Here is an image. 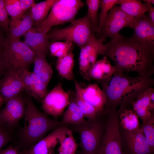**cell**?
Listing matches in <instances>:
<instances>
[{"mask_svg": "<svg viewBox=\"0 0 154 154\" xmlns=\"http://www.w3.org/2000/svg\"><path fill=\"white\" fill-rule=\"evenodd\" d=\"M102 55L114 62L116 72H132L138 76L151 77L154 73V48L144 45L132 37L119 34L105 44Z\"/></svg>", "mask_w": 154, "mask_h": 154, "instance_id": "obj_1", "label": "cell"}, {"mask_svg": "<svg viewBox=\"0 0 154 154\" xmlns=\"http://www.w3.org/2000/svg\"><path fill=\"white\" fill-rule=\"evenodd\" d=\"M106 97L104 111L117 106H131L141 94L153 87L154 80L151 77H131L115 72L108 79L99 82Z\"/></svg>", "mask_w": 154, "mask_h": 154, "instance_id": "obj_2", "label": "cell"}, {"mask_svg": "<svg viewBox=\"0 0 154 154\" xmlns=\"http://www.w3.org/2000/svg\"><path fill=\"white\" fill-rule=\"evenodd\" d=\"M24 126L19 130L15 146L19 150L29 149L44 137L49 131L63 125L60 121L49 118L40 111L30 95L25 98Z\"/></svg>", "mask_w": 154, "mask_h": 154, "instance_id": "obj_3", "label": "cell"}, {"mask_svg": "<svg viewBox=\"0 0 154 154\" xmlns=\"http://www.w3.org/2000/svg\"><path fill=\"white\" fill-rule=\"evenodd\" d=\"M84 5L80 0H56L46 19L39 23H34L33 29L37 32L47 34L54 26L74 20Z\"/></svg>", "mask_w": 154, "mask_h": 154, "instance_id": "obj_4", "label": "cell"}, {"mask_svg": "<svg viewBox=\"0 0 154 154\" xmlns=\"http://www.w3.org/2000/svg\"><path fill=\"white\" fill-rule=\"evenodd\" d=\"M99 116L78 124L69 125L72 132H76L80 136L81 154H97L100 147L105 126Z\"/></svg>", "mask_w": 154, "mask_h": 154, "instance_id": "obj_5", "label": "cell"}, {"mask_svg": "<svg viewBox=\"0 0 154 154\" xmlns=\"http://www.w3.org/2000/svg\"><path fill=\"white\" fill-rule=\"evenodd\" d=\"M92 33L90 21L87 15L75 19L64 28L55 29L47 34L52 42L65 40L76 44L80 48L87 41Z\"/></svg>", "mask_w": 154, "mask_h": 154, "instance_id": "obj_6", "label": "cell"}, {"mask_svg": "<svg viewBox=\"0 0 154 154\" xmlns=\"http://www.w3.org/2000/svg\"><path fill=\"white\" fill-rule=\"evenodd\" d=\"M5 54L7 71L15 72L21 70H29L30 66L34 63L36 55L35 52L20 39L7 38Z\"/></svg>", "mask_w": 154, "mask_h": 154, "instance_id": "obj_7", "label": "cell"}, {"mask_svg": "<svg viewBox=\"0 0 154 154\" xmlns=\"http://www.w3.org/2000/svg\"><path fill=\"white\" fill-rule=\"evenodd\" d=\"M117 108L105 112L107 117L102 141L97 154H123Z\"/></svg>", "mask_w": 154, "mask_h": 154, "instance_id": "obj_8", "label": "cell"}, {"mask_svg": "<svg viewBox=\"0 0 154 154\" xmlns=\"http://www.w3.org/2000/svg\"><path fill=\"white\" fill-rule=\"evenodd\" d=\"M134 18L123 11L119 6L115 5L109 11L96 37L104 40L107 37L112 39L119 34L122 28H132Z\"/></svg>", "mask_w": 154, "mask_h": 154, "instance_id": "obj_9", "label": "cell"}, {"mask_svg": "<svg viewBox=\"0 0 154 154\" xmlns=\"http://www.w3.org/2000/svg\"><path fill=\"white\" fill-rule=\"evenodd\" d=\"M120 130L123 154H154L141 128L129 131L120 127Z\"/></svg>", "mask_w": 154, "mask_h": 154, "instance_id": "obj_10", "label": "cell"}, {"mask_svg": "<svg viewBox=\"0 0 154 154\" xmlns=\"http://www.w3.org/2000/svg\"><path fill=\"white\" fill-rule=\"evenodd\" d=\"M70 103V94L59 82L43 98L42 107L45 114L56 119L62 115Z\"/></svg>", "mask_w": 154, "mask_h": 154, "instance_id": "obj_11", "label": "cell"}, {"mask_svg": "<svg viewBox=\"0 0 154 154\" xmlns=\"http://www.w3.org/2000/svg\"><path fill=\"white\" fill-rule=\"evenodd\" d=\"M6 103L5 107L0 112V123L15 128L19 121L24 116L25 98L20 94Z\"/></svg>", "mask_w": 154, "mask_h": 154, "instance_id": "obj_12", "label": "cell"}, {"mask_svg": "<svg viewBox=\"0 0 154 154\" xmlns=\"http://www.w3.org/2000/svg\"><path fill=\"white\" fill-rule=\"evenodd\" d=\"M134 31L132 37L142 44L154 48V23L149 16L145 15L134 18L132 26Z\"/></svg>", "mask_w": 154, "mask_h": 154, "instance_id": "obj_13", "label": "cell"}, {"mask_svg": "<svg viewBox=\"0 0 154 154\" xmlns=\"http://www.w3.org/2000/svg\"><path fill=\"white\" fill-rule=\"evenodd\" d=\"M25 90L24 85L16 72L6 71L0 80V96L3 102H6Z\"/></svg>", "mask_w": 154, "mask_h": 154, "instance_id": "obj_14", "label": "cell"}, {"mask_svg": "<svg viewBox=\"0 0 154 154\" xmlns=\"http://www.w3.org/2000/svg\"><path fill=\"white\" fill-rule=\"evenodd\" d=\"M67 127L64 125L54 130L29 149L21 150L22 154H53L54 149L58 143V138Z\"/></svg>", "mask_w": 154, "mask_h": 154, "instance_id": "obj_15", "label": "cell"}, {"mask_svg": "<svg viewBox=\"0 0 154 154\" xmlns=\"http://www.w3.org/2000/svg\"><path fill=\"white\" fill-rule=\"evenodd\" d=\"M116 71L114 66H112L107 57L104 56L91 65L83 76L88 80H92L100 82L112 76Z\"/></svg>", "mask_w": 154, "mask_h": 154, "instance_id": "obj_16", "label": "cell"}, {"mask_svg": "<svg viewBox=\"0 0 154 154\" xmlns=\"http://www.w3.org/2000/svg\"><path fill=\"white\" fill-rule=\"evenodd\" d=\"M80 90L83 99L94 107L99 114L104 112L106 97L97 84H90L85 88L80 86Z\"/></svg>", "mask_w": 154, "mask_h": 154, "instance_id": "obj_17", "label": "cell"}, {"mask_svg": "<svg viewBox=\"0 0 154 154\" xmlns=\"http://www.w3.org/2000/svg\"><path fill=\"white\" fill-rule=\"evenodd\" d=\"M31 9L25 12L19 18L10 20L9 31L7 37L12 39H20L27 32L32 29L34 23L32 18Z\"/></svg>", "mask_w": 154, "mask_h": 154, "instance_id": "obj_18", "label": "cell"}, {"mask_svg": "<svg viewBox=\"0 0 154 154\" xmlns=\"http://www.w3.org/2000/svg\"><path fill=\"white\" fill-rule=\"evenodd\" d=\"M23 36L24 42L36 54H41L45 56L48 54L51 42L47 34L37 32L33 28Z\"/></svg>", "mask_w": 154, "mask_h": 154, "instance_id": "obj_19", "label": "cell"}, {"mask_svg": "<svg viewBox=\"0 0 154 154\" xmlns=\"http://www.w3.org/2000/svg\"><path fill=\"white\" fill-rule=\"evenodd\" d=\"M154 89L153 87L147 89L140 95L132 103L131 109L142 120L145 122L147 116L154 112V105L150 101L151 93Z\"/></svg>", "mask_w": 154, "mask_h": 154, "instance_id": "obj_20", "label": "cell"}, {"mask_svg": "<svg viewBox=\"0 0 154 154\" xmlns=\"http://www.w3.org/2000/svg\"><path fill=\"white\" fill-rule=\"evenodd\" d=\"M117 112L120 127L129 131L139 128V117L130 106H120Z\"/></svg>", "mask_w": 154, "mask_h": 154, "instance_id": "obj_21", "label": "cell"}, {"mask_svg": "<svg viewBox=\"0 0 154 154\" xmlns=\"http://www.w3.org/2000/svg\"><path fill=\"white\" fill-rule=\"evenodd\" d=\"M33 73L47 86L53 74L51 65L46 58V56L41 54H36L34 61Z\"/></svg>", "mask_w": 154, "mask_h": 154, "instance_id": "obj_22", "label": "cell"}, {"mask_svg": "<svg viewBox=\"0 0 154 154\" xmlns=\"http://www.w3.org/2000/svg\"><path fill=\"white\" fill-rule=\"evenodd\" d=\"M117 4L123 11L134 18L142 17L149 11L148 4L143 3L140 0H118Z\"/></svg>", "mask_w": 154, "mask_h": 154, "instance_id": "obj_23", "label": "cell"}, {"mask_svg": "<svg viewBox=\"0 0 154 154\" xmlns=\"http://www.w3.org/2000/svg\"><path fill=\"white\" fill-rule=\"evenodd\" d=\"M83 113L76 102L75 97L70 100V103L64 112L60 122L63 126L77 124L85 120Z\"/></svg>", "mask_w": 154, "mask_h": 154, "instance_id": "obj_24", "label": "cell"}, {"mask_svg": "<svg viewBox=\"0 0 154 154\" xmlns=\"http://www.w3.org/2000/svg\"><path fill=\"white\" fill-rule=\"evenodd\" d=\"M104 40L98 38L94 33L91 35L82 46L87 54L91 65L97 61L98 56L102 54L105 50V44H103Z\"/></svg>", "mask_w": 154, "mask_h": 154, "instance_id": "obj_25", "label": "cell"}, {"mask_svg": "<svg viewBox=\"0 0 154 154\" xmlns=\"http://www.w3.org/2000/svg\"><path fill=\"white\" fill-rule=\"evenodd\" d=\"M74 65V56L71 51L65 56L58 58L56 68L61 77L71 81L75 78L73 72Z\"/></svg>", "mask_w": 154, "mask_h": 154, "instance_id": "obj_26", "label": "cell"}, {"mask_svg": "<svg viewBox=\"0 0 154 154\" xmlns=\"http://www.w3.org/2000/svg\"><path fill=\"white\" fill-rule=\"evenodd\" d=\"M58 140L60 144L58 149V154H75L78 145L72 131L67 126L59 136Z\"/></svg>", "mask_w": 154, "mask_h": 154, "instance_id": "obj_27", "label": "cell"}, {"mask_svg": "<svg viewBox=\"0 0 154 154\" xmlns=\"http://www.w3.org/2000/svg\"><path fill=\"white\" fill-rule=\"evenodd\" d=\"M56 1L46 0L36 3L31 8V16L35 23H39L46 19Z\"/></svg>", "mask_w": 154, "mask_h": 154, "instance_id": "obj_28", "label": "cell"}, {"mask_svg": "<svg viewBox=\"0 0 154 154\" xmlns=\"http://www.w3.org/2000/svg\"><path fill=\"white\" fill-rule=\"evenodd\" d=\"M73 80L76 90V101L82 109L84 117L88 119H92L96 117L100 114L94 107L83 99L80 90V86L75 78Z\"/></svg>", "mask_w": 154, "mask_h": 154, "instance_id": "obj_29", "label": "cell"}, {"mask_svg": "<svg viewBox=\"0 0 154 154\" xmlns=\"http://www.w3.org/2000/svg\"><path fill=\"white\" fill-rule=\"evenodd\" d=\"M101 1L86 0V4L88 8L87 15L89 19L92 33H97L98 29V13L100 7Z\"/></svg>", "mask_w": 154, "mask_h": 154, "instance_id": "obj_30", "label": "cell"}, {"mask_svg": "<svg viewBox=\"0 0 154 154\" xmlns=\"http://www.w3.org/2000/svg\"><path fill=\"white\" fill-rule=\"evenodd\" d=\"M73 47V43L69 41H56L50 43L49 50L52 56L59 58L72 51Z\"/></svg>", "mask_w": 154, "mask_h": 154, "instance_id": "obj_31", "label": "cell"}, {"mask_svg": "<svg viewBox=\"0 0 154 154\" xmlns=\"http://www.w3.org/2000/svg\"><path fill=\"white\" fill-rule=\"evenodd\" d=\"M140 128L142 129L149 145L154 151V112L147 116Z\"/></svg>", "mask_w": 154, "mask_h": 154, "instance_id": "obj_32", "label": "cell"}, {"mask_svg": "<svg viewBox=\"0 0 154 154\" xmlns=\"http://www.w3.org/2000/svg\"><path fill=\"white\" fill-rule=\"evenodd\" d=\"M5 8L11 20L17 19L24 13L21 7L19 0H5Z\"/></svg>", "mask_w": 154, "mask_h": 154, "instance_id": "obj_33", "label": "cell"}, {"mask_svg": "<svg viewBox=\"0 0 154 154\" xmlns=\"http://www.w3.org/2000/svg\"><path fill=\"white\" fill-rule=\"evenodd\" d=\"M29 95L35 98L33 81L30 72L27 70H21L16 72Z\"/></svg>", "mask_w": 154, "mask_h": 154, "instance_id": "obj_34", "label": "cell"}, {"mask_svg": "<svg viewBox=\"0 0 154 154\" xmlns=\"http://www.w3.org/2000/svg\"><path fill=\"white\" fill-rule=\"evenodd\" d=\"M30 75L33 82L35 98L43 99L47 94V86L38 78L33 72H30Z\"/></svg>", "mask_w": 154, "mask_h": 154, "instance_id": "obj_35", "label": "cell"}, {"mask_svg": "<svg viewBox=\"0 0 154 154\" xmlns=\"http://www.w3.org/2000/svg\"><path fill=\"white\" fill-rule=\"evenodd\" d=\"M118 0H102L101 1L100 7L101 12L100 15L98 31H100L109 11L116 4Z\"/></svg>", "mask_w": 154, "mask_h": 154, "instance_id": "obj_36", "label": "cell"}, {"mask_svg": "<svg viewBox=\"0 0 154 154\" xmlns=\"http://www.w3.org/2000/svg\"><path fill=\"white\" fill-rule=\"evenodd\" d=\"M15 129L0 123V151L3 146L13 140Z\"/></svg>", "mask_w": 154, "mask_h": 154, "instance_id": "obj_37", "label": "cell"}, {"mask_svg": "<svg viewBox=\"0 0 154 154\" xmlns=\"http://www.w3.org/2000/svg\"><path fill=\"white\" fill-rule=\"evenodd\" d=\"M6 11L5 0H0V27L6 33L7 36L9 31L10 20Z\"/></svg>", "mask_w": 154, "mask_h": 154, "instance_id": "obj_38", "label": "cell"}, {"mask_svg": "<svg viewBox=\"0 0 154 154\" xmlns=\"http://www.w3.org/2000/svg\"><path fill=\"white\" fill-rule=\"evenodd\" d=\"M79 56V68L80 72L83 76L91 66L88 55L84 48L81 47Z\"/></svg>", "mask_w": 154, "mask_h": 154, "instance_id": "obj_39", "label": "cell"}, {"mask_svg": "<svg viewBox=\"0 0 154 154\" xmlns=\"http://www.w3.org/2000/svg\"><path fill=\"white\" fill-rule=\"evenodd\" d=\"M5 44L0 45V76L7 71V68L5 54Z\"/></svg>", "mask_w": 154, "mask_h": 154, "instance_id": "obj_40", "label": "cell"}, {"mask_svg": "<svg viewBox=\"0 0 154 154\" xmlns=\"http://www.w3.org/2000/svg\"><path fill=\"white\" fill-rule=\"evenodd\" d=\"M21 6L24 13L31 8L36 4L34 0H19Z\"/></svg>", "mask_w": 154, "mask_h": 154, "instance_id": "obj_41", "label": "cell"}, {"mask_svg": "<svg viewBox=\"0 0 154 154\" xmlns=\"http://www.w3.org/2000/svg\"><path fill=\"white\" fill-rule=\"evenodd\" d=\"M0 154H21V152L16 147L11 146L6 149L1 150Z\"/></svg>", "mask_w": 154, "mask_h": 154, "instance_id": "obj_42", "label": "cell"}, {"mask_svg": "<svg viewBox=\"0 0 154 154\" xmlns=\"http://www.w3.org/2000/svg\"><path fill=\"white\" fill-rule=\"evenodd\" d=\"M5 32L0 27V45H5L7 41V37H5L3 32Z\"/></svg>", "mask_w": 154, "mask_h": 154, "instance_id": "obj_43", "label": "cell"}, {"mask_svg": "<svg viewBox=\"0 0 154 154\" xmlns=\"http://www.w3.org/2000/svg\"><path fill=\"white\" fill-rule=\"evenodd\" d=\"M147 4L149 7V17L153 23H154V8L152 5L149 3Z\"/></svg>", "mask_w": 154, "mask_h": 154, "instance_id": "obj_44", "label": "cell"}, {"mask_svg": "<svg viewBox=\"0 0 154 154\" xmlns=\"http://www.w3.org/2000/svg\"><path fill=\"white\" fill-rule=\"evenodd\" d=\"M143 1L147 3L150 4L151 5L154 4V0H144Z\"/></svg>", "mask_w": 154, "mask_h": 154, "instance_id": "obj_45", "label": "cell"}, {"mask_svg": "<svg viewBox=\"0 0 154 154\" xmlns=\"http://www.w3.org/2000/svg\"><path fill=\"white\" fill-rule=\"evenodd\" d=\"M3 102V101L2 98L0 96V108Z\"/></svg>", "mask_w": 154, "mask_h": 154, "instance_id": "obj_46", "label": "cell"}, {"mask_svg": "<svg viewBox=\"0 0 154 154\" xmlns=\"http://www.w3.org/2000/svg\"><path fill=\"white\" fill-rule=\"evenodd\" d=\"M21 154H22V153L21 151Z\"/></svg>", "mask_w": 154, "mask_h": 154, "instance_id": "obj_47", "label": "cell"}, {"mask_svg": "<svg viewBox=\"0 0 154 154\" xmlns=\"http://www.w3.org/2000/svg\"><path fill=\"white\" fill-rule=\"evenodd\" d=\"M53 154H54V153Z\"/></svg>", "mask_w": 154, "mask_h": 154, "instance_id": "obj_48", "label": "cell"}]
</instances>
